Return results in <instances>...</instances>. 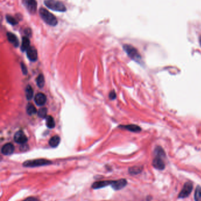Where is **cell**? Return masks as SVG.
Listing matches in <instances>:
<instances>
[{"mask_svg": "<svg viewBox=\"0 0 201 201\" xmlns=\"http://www.w3.org/2000/svg\"><path fill=\"white\" fill-rule=\"evenodd\" d=\"M39 14L43 20L48 25L51 26H55L57 24L58 21L57 18L50 12L47 10L46 9L44 8H40L39 9Z\"/></svg>", "mask_w": 201, "mask_h": 201, "instance_id": "cell-1", "label": "cell"}, {"mask_svg": "<svg viewBox=\"0 0 201 201\" xmlns=\"http://www.w3.org/2000/svg\"><path fill=\"white\" fill-rule=\"evenodd\" d=\"M123 49L131 60L137 62L139 64L142 62V57L137 49L131 45L125 44L123 45Z\"/></svg>", "mask_w": 201, "mask_h": 201, "instance_id": "cell-2", "label": "cell"}, {"mask_svg": "<svg viewBox=\"0 0 201 201\" xmlns=\"http://www.w3.org/2000/svg\"><path fill=\"white\" fill-rule=\"evenodd\" d=\"M44 4L47 7L57 12H65L67 9L64 4L58 0H46Z\"/></svg>", "mask_w": 201, "mask_h": 201, "instance_id": "cell-3", "label": "cell"}, {"mask_svg": "<svg viewBox=\"0 0 201 201\" xmlns=\"http://www.w3.org/2000/svg\"><path fill=\"white\" fill-rule=\"evenodd\" d=\"M51 163V162L50 161L46 159H35L31 161H27L24 163L23 165L27 167H36V166L49 165Z\"/></svg>", "mask_w": 201, "mask_h": 201, "instance_id": "cell-4", "label": "cell"}, {"mask_svg": "<svg viewBox=\"0 0 201 201\" xmlns=\"http://www.w3.org/2000/svg\"><path fill=\"white\" fill-rule=\"evenodd\" d=\"M23 3L30 13L33 14L36 12L37 3L36 0H23Z\"/></svg>", "mask_w": 201, "mask_h": 201, "instance_id": "cell-5", "label": "cell"}, {"mask_svg": "<svg viewBox=\"0 0 201 201\" xmlns=\"http://www.w3.org/2000/svg\"><path fill=\"white\" fill-rule=\"evenodd\" d=\"M193 185L191 182H187L185 184L182 190L179 195V198H184L188 196L192 191Z\"/></svg>", "mask_w": 201, "mask_h": 201, "instance_id": "cell-6", "label": "cell"}, {"mask_svg": "<svg viewBox=\"0 0 201 201\" xmlns=\"http://www.w3.org/2000/svg\"><path fill=\"white\" fill-rule=\"evenodd\" d=\"M14 140L16 142L20 144H24L28 141L27 136L22 131H19L16 132L14 136Z\"/></svg>", "mask_w": 201, "mask_h": 201, "instance_id": "cell-7", "label": "cell"}, {"mask_svg": "<svg viewBox=\"0 0 201 201\" xmlns=\"http://www.w3.org/2000/svg\"><path fill=\"white\" fill-rule=\"evenodd\" d=\"M27 57L31 61H36L38 58V54L37 50L34 47H30L27 51Z\"/></svg>", "mask_w": 201, "mask_h": 201, "instance_id": "cell-8", "label": "cell"}, {"mask_svg": "<svg viewBox=\"0 0 201 201\" xmlns=\"http://www.w3.org/2000/svg\"><path fill=\"white\" fill-rule=\"evenodd\" d=\"M14 151V147L11 143L5 144L1 148V152L5 155H9L12 154Z\"/></svg>", "mask_w": 201, "mask_h": 201, "instance_id": "cell-9", "label": "cell"}, {"mask_svg": "<svg viewBox=\"0 0 201 201\" xmlns=\"http://www.w3.org/2000/svg\"><path fill=\"white\" fill-rule=\"evenodd\" d=\"M46 100V95L43 93H38L34 97V101L36 104L39 106H42L45 104Z\"/></svg>", "mask_w": 201, "mask_h": 201, "instance_id": "cell-10", "label": "cell"}, {"mask_svg": "<svg viewBox=\"0 0 201 201\" xmlns=\"http://www.w3.org/2000/svg\"><path fill=\"white\" fill-rule=\"evenodd\" d=\"M153 166L155 168L159 170H162L165 167V165L164 164V162L162 159V158L157 156H156V158L153 160Z\"/></svg>", "mask_w": 201, "mask_h": 201, "instance_id": "cell-11", "label": "cell"}, {"mask_svg": "<svg viewBox=\"0 0 201 201\" xmlns=\"http://www.w3.org/2000/svg\"><path fill=\"white\" fill-rule=\"evenodd\" d=\"M127 182L125 179H120L116 181H113L112 184H111L112 185V187L115 189L116 190L118 189H120L122 188H123V187L126 185Z\"/></svg>", "mask_w": 201, "mask_h": 201, "instance_id": "cell-12", "label": "cell"}, {"mask_svg": "<svg viewBox=\"0 0 201 201\" xmlns=\"http://www.w3.org/2000/svg\"><path fill=\"white\" fill-rule=\"evenodd\" d=\"M7 36L8 41L10 43H11L16 47H17L18 46V45H19L18 39L17 37H16V35H15L14 34H13L11 32H8L7 34Z\"/></svg>", "mask_w": 201, "mask_h": 201, "instance_id": "cell-13", "label": "cell"}, {"mask_svg": "<svg viewBox=\"0 0 201 201\" xmlns=\"http://www.w3.org/2000/svg\"><path fill=\"white\" fill-rule=\"evenodd\" d=\"M30 47V41L27 37H24L22 39V43L21 46V50L22 51H27Z\"/></svg>", "mask_w": 201, "mask_h": 201, "instance_id": "cell-14", "label": "cell"}, {"mask_svg": "<svg viewBox=\"0 0 201 201\" xmlns=\"http://www.w3.org/2000/svg\"><path fill=\"white\" fill-rule=\"evenodd\" d=\"M60 142V138L58 135H55L51 137L49 141V145L53 148L57 147Z\"/></svg>", "mask_w": 201, "mask_h": 201, "instance_id": "cell-15", "label": "cell"}, {"mask_svg": "<svg viewBox=\"0 0 201 201\" xmlns=\"http://www.w3.org/2000/svg\"><path fill=\"white\" fill-rule=\"evenodd\" d=\"M122 128H124L128 131H130L133 132H139L141 131V128L136 125H124V126H121Z\"/></svg>", "mask_w": 201, "mask_h": 201, "instance_id": "cell-16", "label": "cell"}, {"mask_svg": "<svg viewBox=\"0 0 201 201\" xmlns=\"http://www.w3.org/2000/svg\"><path fill=\"white\" fill-rule=\"evenodd\" d=\"M113 181H101L99 182H96L93 185V188H101L102 187L108 186V185L112 184Z\"/></svg>", "mask_w": 201, "mask_h": 201, "instance_id": "cell-17", "label": "cell"}, {"mask_svg": "<svg viewBox=\"0 0 201 201\" xmlns=\"http://www.w3.org/2000/svg\"><path fill=\"white\" fill-rule=\"evenodd\" d=\"M46 125L50 129H53L55 127V121L51 116H47L46 117Z\"/></svg>", "mask_w": 201, "mask_h": 201, "instance_id": "cell-18", "label": "cell"}, {"mask_svg": "<svg viewBox=\"0 0 201 201\" xmlns=\"http://www.w3.org/2000/svg\"><path fill=\"white\" fill-rule=\"evenodd\" d=\"M33 90L30 85H27L25 88V96L28 100H30L33 97Z\"/></svg>", "mask_w": 201, "mask_h": 201, "instance_id": "cell-19", "label": "cell"}, {"mask_svg": "<svg viewBox=\"0 0 201 201\" xmlns=\"http://www.w3.org/2000/svg\"><path fill=\"white\" fill-rule=\"evenodd\" d=\"M26 111H27V113L29 115H34L37 112V110H36V107L32 104H28L27 105Z\"/></svg>", "mask_w": 201, "mask_h": 201, "instance_id": "cell-20", "label": "cell"}, {"mask_svg": "<svg viewBox=\"0 0 201 201\" xmlns=\"http://www.w3.org/2000/svg\"><path fill=\"white\" fill-rule=\"evenodd\" d=\"M37 81V84L38 85L39 88H41L44 87V84H45V80H44V77L43 74H40L37 78L36 80Z\"/></svg>", "mask_w": 201, "mask_h": 201, "instance_id": "cell-21", "label": "cell"}, {"mask_svg": "<svg viewBox=\"0 0 201 201\" xmlns=\"http://www.w3.org/2000/svg\"><path fill=\"white\" fill-rule=\"evenodd\" d=\"M155 154L156 156L157 157L162 158L163 156H165V153L161 147H158L155 149Z\"/></svg>", "mask_w": 201, "mask_h": 201, "instance_id": "cell-22", "label": "cell"}, {"mask_svg": "<svg viewBox=\"0 0 201 201\" xmlns=\"http://www.w3.org/2000/svg\"><path fill=\"white\" fill-rule=\"evenodd\" d=\"M6 20H7V22L11 25H15L18 24V21L16 20V18L11 15H6Z\"/></svg>", "mask_w": 201, "mask_h": 201, "instance_id": "cell-23", "label": "cell"}, {"mask_svg": "<svg viewBox=\"0 0 201 201\" xmlns=\"http://www.w3.org/2000/svg\"><path fill=\"white\" fill-rule=\"evenodd\" d=\"M195 199L196 201H201V187L198 186L195 193Z\"/></svg>", "mask_w": 201, "mask_h": 201, "instance_id": "cell-24", "label": "cell"}, {"mask_svg": "<svg viewBox=\"0 0 201 201\" xmlns=\"http://www.w3.org/2000/svg\"><path fill=\"white\" fill-rule=\"evenodd\" d=\"M47 114V110L46 108H42L40 109L38 111V115L39 117L41 118H46Z\"/></svg>", "mask_w": 201, "mask_h": 201, "instance_id": "cell-25", "label": "cell"}, {"mask_svg": "<svg viewBox=\"0 0 201 201\" xmlns=\"http://www.w3.org/2000/svg\"><path fill=\"white\" fill-rule=\"evenodd\" d=\"M142 169L140 168V167H137V166H135L129 169V172L131 173V174H138V173H139Z\"/></svg>", "mask_w": 201, "mask_h": 201, "instance_id": "cell-26", "label": "cell"}, {"mask_svg": "<svg viewBox=\"0 0 201 201\" xmlns=\"http://www.w3.org/2000/svg\"><path fill=\"white\" fill-rule=\"evenodd\" d=\"M109 98H110V99H115L116 98V92L114 91H112L110 92L109 94Z\"/></svg>", "mask_w": 201, "mask_h": 201, "instance_id": "cell-27", "label": "cell"}, {"mask_svg": "<svg viewBox=\"0 0 201 201\" xmlns=\"http://www.w3.org/2000/svg\"><path fill=\"white\" fill-rule=\"evenodd\" d=\"M21 69H22V71H23L24 74H27V69L25 65L24 64L23 62H21Z\"/></svg>", "mask_w": 201, "mask_h": 201, "instance_id": "cell-28", "label": "cell"}, {"mask_svg": "<svg viewBox=\"0 0 201 201\" xmlns=\"http://www.w3.org/2000/svg\"><path fill=\"white\" fill-rule=\"evenodd\" d=\"M39 201V200L37 198L30 197V198H28L26 199L25 201Z\"/></svg>", "mask_w": 201, "mask_h": 201, "instance_id": "cell-29", "label": "cell"}, {"mask_svg": "<svg viewBox=\"0 0 201 201\" xmlns=\"http://www.w3.org/2000/svg\"><path fill=\"white\" fill-rule=\"evenodd\" d=\"M25 34H27V35H31V30H30L29 28H27L25 30Z\"/></svg>", "mask_w": 201, "mask_h": 201, "instance_id": "cell-30", "label": "cell"}, {"mask_svg": "<svg viewBox=\"0 0 201 201\" xmlns=\"http://www.w3.org/2000/svg\"><path fill=\"white\" fill-rule=\"evenodd\" d=\"M199 44H200V45H201V36H200V37H199Z\"/></svg>", "mask_w": 201, "mask_h": 201, "instance_id": "cell-31", "label": "cell"}]
</instances>
